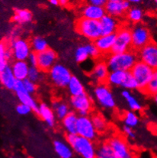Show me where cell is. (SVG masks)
Masks as SVG:
<instances>
[{
	"label": "cell",
	"mask_w": 157,
	"mask_h": 158,
	"mask_svg": "<svg viewBox=\"0 0 157 158\" xmlns=\"http://www.w3.org/2000/svg\"><path fill=\"white\" fill-rule=\"evenodd\" d=\"M57 54L54 50L47 48L44 51L38 54V67L42 72H49L56 64Z\"/></svg>",
	"instance_id": "cell-14"
},
{
	"label": "cell",
	"mask_w": 157,
	"mask_h": 158,
	"mask_svg": "<svg viewBox=\"0 0 157 158\" xmlns=\"http://www.w3.org/2000/svg\"><path fill=\"white\" fill-rule=\"evenodd\" d=\"M52 109L55 113L56 117L63 120L70 112V107L66 102L62 100H54L52 102Z\"/></svg>",
	"instance_id": "cell-27"
},
{
	"label": "cell",
	"mask_w": 157,
	"mask_h": 158,
	"mask_svg": "<svg viewBox=\"0 0 157 158\" xmlns=\"http://www.w3.org/2000/svg\"><path fill=\"white\" fill-rule=\"evenodd\" d=\"M122 131L127 138H131V139H134L136 138L135 131H134V128H131V127L126 126L124 125V126L122 127Z\"/></svg>",
	"instance_id": "cell-44"
},
{
	"label": "cell",
	"mask_w": 157,
	"mask_h": 158,
	"mask_svg": "<svg viewBox=\"0 0 157 158\" xmlns=\"http://www.w3.org/2000/svg\"><path fill=\"white\" fill-rule=\"evenodd\" d=\"M12 19L16 24L26 25L31 22L33 19V15L28 9H18L15 11Z\"/></svg>",
	"instance_id": "cell-29"
},
{
	"label": "cell",
	"mask_w": 157,
	"mask_h": 158,
	"mask_svg": "<svg viewBox=\"0 0 157 158\" xmlns=\"http://www.w3.org/2000/svg\"><path fill=\"white\" fill-rule=\"evenodd\" d=\"M153 100H154L155 104H156V106H157V94L156 95V96H153Z\"/></svg>",
	"instance_id": "cell-52"
},
{
	"label": "cell",
	"mask_w": 157,
	"mask_h": 158,
	"mask_svg": "<svg viewBox=\"0 0 157 158\" xmlns=\"http://www.w3.org/2000/svg\"><path fill=\"white\" fill-rule=\"evenodd\" d=\"M138 61V55L134 51H129L121 54H111L106 63L110 71L122 70L130 72Z\"/></svg>",
	"instance_id": "cell-1"
},
{
	"label": "cell",
	"mask_w": 157,
	"mask_h": 158,
	"mask_svg": "<svg viewBox=\"0 0 157 158\" xmlns=\"http://www.w3.org/2000/svg\"><path fill=\"white\" fill-rule=\"evenodd\" d=\"M92 121L98 133H103L108 128V123L103 115L95 113L92 115Z\"/></svg>",
	"instance_id": "cell-35"
},
{
	"label": "cell",
	"mask_w": 157,
	"mask_h": 158,
	"mask_svg": "<svg viewBox=\"0 0 157 158\" xmlns=\"http://www.w3.org/2000/svg\"><path fill=\"white\" fill-rule=\"evenodd\" d=\"M69 2V0H59V5L61 6H66Z\"/></svg>",
	"instance_id": "cell-49"
},
{
	"label": "cell",
	"mask_w": 157,
	"mask_h": 158,
	"mask_svg": "<svg viewBox=\"0 0 157 158\" xmlns=\"http://www.w3.org/2000/svg\"><path fill=\"white\" fill-rule=\"evenodd\" d=\"M67 89H68L69 93L71 96V97L73 96H77L79 95L85 93V87L83 84L81 80L76 76H73L67 86Z\"/></svg>",
	"instance_id": "cell-28"
},
{
	"label": "cell",
	"mask_w": 157,
	"mask_h": 158,
	"mask_svg": "<svg viewBox=\"0 0 157 158\" xmlns=\"http://www.w3.org/2000/svg\"><path fill=\"white\" fill-rule=\"evenodd\" d=\"M130 72L137 80L139 89L143 92L153 77L154 70H153L151 67H149L142 61L138 60Z\"/></svg>",
	"instance_id": "cell-6"
},
{
	"label": "cell",
	"mask_w": 157,
	"mask_h": 158,
	"mask_svg": "<svg viewBox=\"0 0 157 158\" xmlns=\"http://www.w3.org/2000/svg\"><path fill=\"white\" fill-rule=\"evenodd\" d=\"M134 158H153V157L152 156L151 153L148 152V151H143L136 155Z\"/></svg>",
	"instance_id": "cell-48"
},
{
	"label": "cell",
	"mask_w": 157,
	"mask_h": 158,
	"mask_svg": "<svg viewBox=\"0 0 157 158\" xmlns=\"http://www.w3.org/2000/svg\"><path fill=\"white\" fill-rule=\"evenodd\" d=\"M16 96H17L18 99L20 103L22 104H25L28 106L29 107H31L32 110L36 112V111L38 110V106L37 101L35 100L34 98L31 96L30 93H27L26 90H23V91L18 92V93H15Z\"/></svg>",
	"instance_id": "cell-30"
},
{
	"label": "cell",
	"mask_w": 157,
	"mask_h": 158,
	"mask_svg": "<svg viewBox=\"0 0 157 158\" xmlns=\"http://www.w3.org/2000/svg\"><path fill=\"white\" fill-rule=\"evenodd\" d=\"M23 90H25V86H24L23 81H22V80H17L15 83V86H14L13 91L15 92V93H18V92L23 91Z\"/></svg>",
	"instance_id": "cell-47"
},
{
	"label": "cell",
	"mask_w": 157,
	"mask_h": 158,
	"mask_svg": "<svg viewBox=\"0 0 157 158\" xmlns=\"http://www.w3.org/2000/svg\"><path fill=\"white\" fill-rule=\"evenodd\" d=\"M122 87L124 89L129 90V91L139 89L138 83H137V80H135V78L133 77L131 72L128 73L127 77L124 84L122 85Z\"/></svg>",
	"instance_id": "cell-40"
},
{
	"label": "cell",
	"mask_w": 157,
	"mask_h": 158,
	"mask_svg": "<svg viewBox=\"0 0 157 158\" xmlns=\"http://www.w3.org/2000/svg\"><path fill=\"white\" fill-rule=\"evenodd\" d=\"M110 70L108 64L105 61H99L95 64L90 72H89V78L92 82L100 84L107 82Z\"/></svg>",
	"instance_id": "cell-15"
},
{
	"label": "cell",
	"mask_w": 157,
	"mask_h": 158,
	"mask_svg": "<svg viewBox=\"0 0 157 158\" xmlns=\"http://www.w3.org/2000/svg\"><path fill=\"white\" fill-rule=\"evenodd\" d=\"M27 62L30 67H38V54L32 52L27 60Z\"/></svg>",
	"instance_id": "cell-45"
},
{
	"label": "cell",
	"mask_w": 157,
	"mask_h": 158,
	"mask_svg": "<svg viewBox=\"0 0 157 158\" xmlns=\"http://www.w3.org/2000/svg\"><path fill=\"white\" fill-rule=\"evenodd\" d=\"M30 44H31L32 52H34L36 54L43 52L47 48H48L47 41L41 36L34 37Z\"/></svg>",
	"instance_id": "cell-31"
},
{
	"label": "cell",
	"mask_w": 157,
	"mask_h": 158,
	"mask_svg": "<svg viewBox=\"0 0 157 158\" xmlns=\"http://www.w3.org/2000/svg\"><path fill=\"white\" fill-rule=\"evenodd\" d=\"M76 29L81 36L91 42H95V40L102 35L99 21L81 17L76 22Z\"/></svg>",
	"instance_id": "cell-3"
},
{
	"label": "cell",
	"mask_w": 157,
	"mask_h": 158,
	"mask_svg": "<svg viewBox=\"0 0 157 158\" xmlns=\"http://www.w3.org/2000/svg\"><path fill=\"white\" fill-rule=\"evenodd\" d=\"M143 93L150 96H154L157 94V70H154L153 77L144 89Z\"/></svg>",
	"instance_id": "cell-38"
},
{
	"label": "cell",
	"mask_w": 157,
	"mask_h": 158,
	"mask_svg": "<svg viewBox=\"0 0 157 158\" xmlns=\"http://www.w3.org/2000/svg\"><path fill=\"white\" fill-rule=\"evenodd\" d=\"M71 108L79 116L88 115L92 109V100L87 93L71 97L70 100Z\"/></svg>",
	"instance_id": "cell-11"
},
{
	"label": "cell",
	"mask_w": 157,
	"mask_h": 158,
	"mask_svg": "<svg viewBox=\"0 0 157 158\" xmlns=\"http://www.w3.org/2000/svg\"><path fill=\"white\" fill-rule=\"evenodd\" d=\"M12 57L15 60H27L32 53L31 44L23 38L12 40L10 45Z\"/></svg>",
	"instance_id": "cell-10"
},
{
	"label": "cell",
	"mask_w": 157,
	"mask_h": 158,
	"mask_svg": "<svg viewBox=\"0 0 157 158\" xmlns=\"http://www.w3.org/2000/svg\"><path fill=\"white\" fill-rule=\"evenodd\" d=\"M117 158H134V154L126 140L120 135H115L108 141Z\"/></svg>",
	"instance_id": "cell-9"
},
{
	"label": "cell",
	"mask_w": 157,
	"mask_h": 158,
	"mask_svg": "<svg viewBox=\"0 0 157 158\" xmlns=\"http://www.w3.org/2000/svg\"><path fill=\"white\" fill-rule=\"evenodd\" d=\"M138 59L153 70H157V43L151 41L139 51Z\"/></svg>",
	"instance_id": "cell-12"
},
{
	"label": "cell",
	"mask_w": 157,
	"mask_h": 158,
	"mask_svg": "<svg viewBox=\"0 0 157 158\" xmlns=\"http://www.w3.org/2000/svg\"><path fill=\"white\" fill-rule=\"evenodd\" d=\"M123 122L126 126L134 128L140 124V118L134 111H127L123 116Z\"/></svg>",
	"instance_id": "cell-34"
},
{
	"label": "cell",
	"mask_w": 157,
	"mask_h": 158,
	"mask_svg": "<svg viewBox=\"0 0 157 158\" xmlns=\"http://www.w3.org/2000/svg\"><path fill=\"white\" fill-rule=\"evenodd\" d=\"M126 1L129 2L131 4H138L141 2V0H126Z\"/></svg>",
	"instance_id": "cell-51"
},
{
	"label": "cell",
	"mask_w": 157,
	"mask_h": 158,
	"mask_svg": "<svg viewBox=\"0 0 157 158\" xmlns=\"http://www.w3.org/2000/svg\"><path fill=\"white\" fill-rule=\"evenodd\" d=\"M12 57L10 48H8L4 43L0 44V70L9 66V61Z\"/></svg>",
	"instance_id": "cell-32"
},
{
	"label": "cell",
	"mask_w": 157,
	"mask_h": 158,
	"mask_svg": "<svg viewBox=\"0 0 157 158\" xmlns=\"http://www.w3.org/2000/svg\"><path fill=\"white\" fill-rule=\"evenodd\" d=\"M93 96L98 104L104 109L112 110L116 107V100L108 84L100 83L95 86Z\"/></svg>",
	"instance_id": "cell-4"
},
{
	"label": "cell",
	"mask_w": 157,
	"mask_h": 158,
	"mask_svg": "<svg viewBox=\"0 0 157 158\" xmlns=\"http://www.w3.org/2000/svg\"><path fill=\"white\" fill-rule=\"evenodd\" d=\"M108 1H122V0H108Z\"/></svg>",
	"instance_id": "cell-53"
},
{
	"label": "cell",
	"mask_w": 157,
	"mask_h": 158,
	"mask_svg": "<svg viewBox=\"0 0 157 158\" xmlns=\"http://www.w3.org/2000/svg\"><path fill=\"white\" fill-rule=\"evenodd\" d=\"M74 57L75 60L77 63H78V64L85 63L86 60H89V58H90L89 57V53H88L85 44H84L80 45V46H78V48H76L74 53Z\"/></svg>",
	"instance_id": "cell-37"
},
{
	"label": "cell",
	"mask_w": 157,
	"mask_h": 158,
	"mask_svg": "<svg viewBox=\"0 0 157 158\" xmlns=\"http://www.w3.org/2000/svg\"><path fill=\"white\" fill-rule=\"evenodd\" d=\"M116 35L115 43L111 54H121L131 51L132 48L131 29L127 27H121L118 29Z\"/></svg>",
	"instance_id": "cell-7"
},
{
	"label": "cell",
	"mask_w": 157,
	"mask_h": 158,
	"mask_svg": "<svg viewBox=\"0 0 157 158\" xmlns=\"http://www.w3.org/2000/svg\"><path fill=\"white\" fill-rule=\"evenodd\" d=\"M95 158H117L111 146L107 143H102L96 150Z\"/></svg>",
	"instance_id": "cell-33"
},
{
	"label": "cell",
	"mask_w": 157,
	"mask_h": 158,
	"mask_svg": "<svg viewBox=\"0 0 157 158\" xmlns=\"http://www.w3.org/2000/svg\"><path fill=\"white\" fill-rule=\"evenodd\" d=\"M86 2L89 5L105 7L106 3L108 2V0H86Z\"/></svg>",
	"instance_id": "cell-46"
},
{
	"label": "cell",
	"mask_w": 157,
	"mask_h": 158,
	"mask_svg": "<svg viewBox=\"0 0 157 158\" xmlns=\"http://www.w3.org/2000/svg\"><path fill=\"white\" fill-rule=\"evenodd\" d=\"M127 71H122V70H115V71H110L108 75L107 82L108 85L111 86L122 87L128 75Z\"/></svg>",
	"instance_id": "cell-25"
},
{
	"label": "cell",
	"mask_w": 157,
	"mask_h": 158,
	"mask_svg": "<svg viewBox=\"0 0 157 158\" xmlns=\"http://www.w3.org/2000/svg\"><path fill=\"white\" fill-rule=\"evenodd\" d=\"M43 73L44 72L41 71L38 67H30L28 79L33 81L34 83H38V82L41 81L44 77Z\"/></svg>",
	"instance_id": "cell-39"
},
{
	"label": "cell",
	"mask_w": 157,
	"mask_h": 158,
	"mask_svg": "<svg viewBox=\"0 0 157 158\" xmlns=\"http://www.w3.org/2000/svg\"><path fill=\"white\" fill-rule=\"evenodd\" d=\"M53 144L56 154L60 158H71L73 157L74 151L67 141L57 139L54 141Z\"/></svg>",
	"instance_id": "cell-24"
},
{
	"label": "cell",
	"mask_w": 157,
	"mask_h": 158,
	"mask_svg": "<svg viewBox=\"0 0 157 158\" xmlns=\"http://www.w3.org/2000/svg\"><path fill=\"white\" fill-rule=\"evenodd\" d=\"M153 158H157L156 157H153Z\"/></svg>",
	"instance_id": "cell-57"
},
{
	"label": "cell",
	"mask_w": 157,
	"mask_h": 158,
	"mask_svg": "<svg viewBox=\"0 0 157 158\" xmlns=\"http://www.w3.org/2000/svg\"><path fill=\"white\" fill-rule=\"evenodd\" d=\"M49 2L52 6H57L59 5V0H49Z\"/></svg>",
	"instance_id": "cell-50"
},
{
	"label": "cell",
	"mask_w": 157,
	"mask_h": 158,
	"mask_svg": "<svg viewBox=\"0 0 157 158\" xmlns=\"http://www.w3.org/2000/svg\"><path fill=\"white\" fill-rule=\"evenodd\" d=\"M116 35H102L95 41V44L101 52V54H109L111 53L112 48L115 43Z\"/></svg>",
	"instance_id": "cell-20"
},
{
	"label": "cell",
	"mask_w": 157,
	"mask_h": 158,
	"mask_svg": "<svg viewBox=\"0 0 157 158\" xmlns=\"http://www.w3.org/2000/svg\"><path fill=\"white\" fill-rule=\"evenodd\" d=\"M15 110L17 112V113L20 115H27L31 112L32 109L31 107H29L28 106L25 104H22V103H20V104L18 105L15 108Z\"/></svg>",
	"instance_id": "cell-43"
},
{
	"label": "cell",
	"mask_w": 157,
	"mask_h": 158,
	"mask_svg": "<svg viewBox=\"0 0 157 158\" xmlns=\"http://www.w3.org/2000/svg\"><path fill=\"white\" fill-rule=\"evenodd\" d=\"M127 18L131 22L135 24L140 23L143 18V12L139 7H131L127 12Z\"/></svg>",
	"instance_id": "cell-36"
},
{
	"label": "cell",
	"mask_w": 157,
	"mask_h": 158,
	"mask_svg": "<svg viewBox=\"0 0 157 158\" xmlns=\"http://www.w3.org/2000/svg\"><path fill=\"white\" fill-rule=\"evenodd\" d=\"M11 68L17 80L24 81L28 79L30 65L27 60H15L11 65Z\"/></svg>",
	"instance_id": "cell-21"
},
{
	"label": "cell",
	"mask_w": 157,
	"mask_h": 158,
	"mask_svg": "<svg viewBox=\"0 0 157 158\" xmlns=\"http://www.w3.org/2000/svg\"><path fill=\"white\" fill-rule=\"evenodd\" d=\"M85 45H86L88 53H89V57L92 58V59H97L100 57L101 52L98 49L97 47L95 46L94 42H88L85 44Z\"/></svg>",
	"instance_id": "cell-41"
},
{
	"label": "cell",
	"mask_w": 157,
	"mask_h": 158,
	"mask_svg": "<svg viewBox=\"0 0 157 158\" xmlns=\"http://www.w3.org/2000/svg\"><path fill=\"white\" fill-rule=\"evenodd\" d=\"M132 36V48L140 51L143 48L151 42V34L149 29L144 25L137 24L131 28Z\"/></svg>",
	"instance_id": "cell-8"
},
{
	"label": "cell",
	"mask_w": 157,
	"mask_h": 158,
	"mask_svg": "<svg viewBox=\"0 0 157 158\" xmlns=\"http://www.w3.org/2000/svg\"><path fill=\"white\" fill-rule=\"evenodd\" d=\"M106 15L105 7L92 6L86 4L81 9V15L83 18L100 21Z\"/></svg>",
	"instance_id": "cell-19"
},
{
	"label": "cell",
	"mask_w": 157,
	"mask_h": 158,
	"mask_svg": "<svg viewBox=\"0 0 157 158\" xmlns=\"http://www.w3.org/2000/svg\"><path fill=\"white\" fill-rule=\"evenodd\" d=\"M51 83L58 88H65L68 86L72 75L70 70L62 64H56L48 72Z\"/></svg>",
	"instance_id": "cell-5"
},
{
	"label": "cell",
	"mask_w": 157,
	"mask_h": 158,
	"mask_svg": "<svg viewBox=\"0 0 157 158\" xmlns=\"http://www.w3.org/2000/svg\"><path fill=\"white\" fill-rule=\"evenodd\" d=\"M77 135L94 141L98 136V132L92 123V118L89 115L78 116L77 122Z\"/></svg>",
	"instance_id": "cell-13"
},
{
	"label": "cell",
	"mask_w": 157,
	"mask_h": 158,
	"mask_svg": "<svg viewBox=\"0 0 157 158\" xmlns=\"http://www.w3.org/2000/svg\"><path fill=\"white\" fill-rule=\"evenodd\" d=\"M121 96L126 101L128 108L134 112H140L143 109V106L139 99L133 95L129 90L124 89L121 92Z\"/></svg>",
	"instance_id": "cell-26"
},
{
	"label": "cell",
	"mask_w": 157,
	"mask_h": 158,
	"mask_svg": "<svg viewBox=\"0 0 157 158\" xmlns=\"http://www.w3.org/2000/svg\"><path fill=\"white\" fill-rule=\"evenodd\" d=\"M154 2H156V4L157 5V0H154Z\"/></svg>",
	"instance_id": "cell-55"
},
{
	"label": "cell",
	"mask_w": 157,
	"mask_h": 158,
	"mask_svg": "<svg viewBox=\"0 0 157 158\" xmlns=\"http://www.w3.org/2000/svg\"><path fill=\"white\" fill-rule=\"evenodd\" d=\"M37 115L39 116L41 120L44 121L47 125L52 128L55 125L56 123V115L53 110L52 107L47 104L42 102L38 106V110L36 111Z\"/></svg>",
	"instance_id": "cell-18"
},
{
	"label": "cell",
	"mask_w": 157,
	"mask_h": 158,
	"mask_svg": "<svg viewBox=\"0 0 157 158\" xmlns=\"http://www.w3.org/2000/svg\"><path fill=\"white\" fill-rule=\"evenodd\" d=\"M66 140L73 148V151L83 158H95L97 148L93 141L77 134L66 135Z\"/></svg>",
	"instance_id": "cell-2"
},
{
	"label": "cell",
	"mask_w": 157,
	"mask_h": 158,
	"mask_svg": "<svg viewBox=\"0 0 157 158\" xmlns=\"http://www.w3.org/2000/svg\"><path fill=\"white\" fill-rule=\"evenodd\" d=\"M0 81L2 86L6 89L13 90L17 80L12 73L11 66H7L6 68L0 70Z\"/></svg>",
	"instance_id": "cell-22"
},
{
	"label": "cell",
	"mask_w": 157,
	"mask_h": 158,
	"mask_svg": "<svg viewBox=\"0 0 157 158\" xmlns=\"http://www.w3.org/2000/svg\"><path fill=\"white\" fill-rule=\"evenodd\" d=\"M78 116L76 112H70L62 120V125L67 135L77 134V122Z\"/></svg>",
	"instance_id": "cell-23"
},
{
	"label": "cell",
	"mask_w": 157,
	"mask_h": 158,
	"mask_svg": "<svg viewBox=\"0 0 157 158\" xmlns=\"http://www.w3.org/2000/svg\"><path fill=\"white\" fill-rule=\"evenodd\" d=\"M9 158H18V157H9Z\"/></svg>",
	"instance_id": "cell-54"
},
{
	"label": "cell",
	"mask_w": 157,
	"mask_h": 158,
	"mask_svg": "<svg viewBox=\"0 0 157 158\" xmlns=\"http://www.w3.org/2000/svg\"><path fill=\"white\" fill-rule=\"evenodd\" d=\"M102 35H115L117 33L119 27V22L116 18L106 14L100 21Z\"/></svg>",
	"instance_id": "cell-17"
},
{
	"label": "cell",
	"mask_w": 157,
	"mask_h": 158,
	"mask_svg": "<svg viewBox=\"0 0 157 158\" xmlns=\"http://www.w3.org/2000/svg\"><path fill=\"white\" fill-rule=\"evenodd\" d=\"M23 83L24 86H25V89L26 90L27 93H30L31 95L36 93L37 89H38V87H37V83H34L33 81L28 80V79H26V80H24Z\"/></svg>",
	"instance_id": "cell-42"
},
{
	"label": "cell",
	"mask_w": 157,
	"mask_h": 158,
	"mask_svg": "<svg viewBox=\"0 0 157 158\" xmlns=\"http://www.w3.org/2000/svg\"><path fill=\"white\" fill-rule=\"evenodd\" d=\"M156 127L157 128V122H156Z\"/></svg>",
	"instance_id": "cell-56"
},
{
	"label": "cell",
	"mask_w": 157,
	"mask_h": 158,
	"mask_svg": "<svg viewBox=\"0 0 157 158\" xmlns=\"http://www.w3.org/2000/svg\"><path fill=\"white\" fill-rule=\"evenodd\" d=\"M131 3L126 0L122 1H108L105 6L106 14L118 18L125 14L131 9Z\"/></svg>",
	"instance_id": "cell-16"
}]
</instances>
